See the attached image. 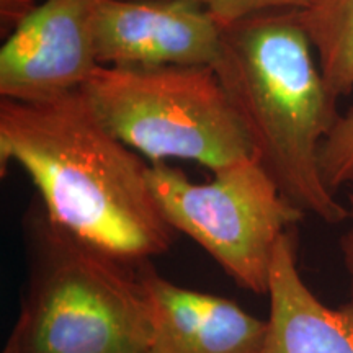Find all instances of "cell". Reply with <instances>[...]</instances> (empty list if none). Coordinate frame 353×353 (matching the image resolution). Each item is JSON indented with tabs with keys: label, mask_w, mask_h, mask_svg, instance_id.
<instances>
[{
	"label": "cell",
	"mask_w": 353,
	"mask_h": 353,
	"mask_svg": "<svg viewBox=\"0 0 353 353\" xmlns=\"http://www.w3.org/2000/svg\"><path fill=\"white\" fill-rule=\"evenodd\" d=\"M20 165L57 226L141 265L175 231L159 208L149 165L103 126L82 90L25 103L0 100V172Z\"/></svg>",
	"instance_id": "cell-1"
},
{
	"label": "cell",
	"mask_w": 353,
	"mask_h": 353,
	"mask_svg": "<svg viewBox=\"0 0 353 353\" xmlns=\"http://www.w3.org/2000/svg\"><path fill=\"white\" fill-rule=\"evenodd\" d=\"M252 139L255 157L304 214L348 221L324 183L319 152L341 114L298 10L250 17L223 30L214 65Z\"/></svg>",
	"instance_id": "cell-2"
},
{
	"label": "cell",
	"mask_w": 353,
	"mask_h": 353,
	"mask_svg": "<svg viewBox=\"0 0 353 353\" xmlns=\"http://www.w3.org/2000/svg\"><path fill=\"white\" fill-rule=\"evenodd\" d=\"M26 283L2 353H145L152 327L139 265L57 226L34 196L21 221Z\"/></svg>",
	"instance_id": "cell-3"
},
{
	"label": "cell",
	"mask_w": 353,
	"mask_h": 353,
	"mask_svg": "<svg viewBox=\"0 0 353 353\" xmlns=\"http://www.w3.org/2000/svg\"><path fill=\"white\" fill-rule=\"evenodd\" d=\"M81 90L114 138L151 164L183 159L214 174L255 157L214 68L100 65Z\"/></svg>",
	"instance_id": "cell-4"
},
{
	"label": "cell",
	"mask_w": 353,
	"mask_h": 353,
	"mask_svg": "<svg viewBox=\"0 0 353 353\" xmlns=\"http://www.w3.org/2000/svg\"><path fill=\"white\" fill-rule=\"evenodd\" d=\"M148 179L175 232L201 245L241 288L268 293L278 241L306 214L281 193L257 157L214 172L203 183L167 162L149 165Z\"/></svg>",
	"instance_id": "cell-5"
},
{
	"label": "cell",
	"mask_w": 353,
	"mask_h": 353,
	"mask_svg": "<svg viewBox=\"0 0 353 353\" xmlns=\"http://www.w3.org/2000/svg\"><path fill=\"white\" fill-rule=\"evenodd\" d=\"M101 0H46L0 50L2 99L37 103L81 90L100 68L95 13Z\"/></svg>",
	"instance_id": "cell-6"
},
{
	"label": "cell",
	"mask_w": 353,
	"mask_h": 353,
	"mask_svg": "<svg viewBox=\"0 0 353 353\" xmlns=\"http://www.w3.org/2000/svg\"><path fill=\"white\" fill-rule=\"evenodd\" d=\"M223 30L206 8L187 0H101L97 57L110 68H214Z\"/></svg>",
	"instance_id": "cell-7"
},
{
	"label": "cell",
	"mask_w": 353,
	"mask_h": 353,
	"mask_svg": "<svg viewBox=\"0 0 353 353\" xmlns=\"http://www.w3.org/2000/svg\"><path fill=\"white\" fill-rule=\"evenodd\" d=\"M149 303L152 353H260L267 321L232 299L175 285L151 262L139 265Z\"/></svg>",
	"instance_id": "cell-8"
},
{
	"label": "cell",
	"mask_w": 353,
	"mask_h": 353,
	"mask_svg": "<svg viewBox=\"0 0 353 353\" xmlns=\"http://www.w3.org/2000/svg\"><path fill=\"white\" fill-rule=\"evenodd\" d=\"M296 228L278 241L272 260L270 312L260 353H353V298L325 306L298 270Z\"/></svg>",
	"instance_id": "cell-9"
},
{
	"label": "cell",
	"mask_w": 353,
	"mask_h": 353,
	"mask_svg": "<svg viewBox=\"0 0 353 353\" xmlns=\"http://www.w3.org/2000/svg\"><path fill=\"white\" fill-rule=\"evenodd\" d=\"M299 19L314 46L330 94L342 99L353 90V0H309Z\"/></svg>",
	"instance_id": "cell-10"
},
{
	"label": "cell",
	"mask_w": 353,
	"mask_h": 353,
	"mask_svg": "<svg viewBox=\"0 0 353 353\" xmlns=\"http://www.w3.org/2000/svg\"><path fill=\"white\" fill-rule=\"evenodd\" d=\"M319 167L330 192L353 187V107L341 114L321 145Z\"/></svg>",
	"instance_id": "cell-11"
},
{
	"label": "cell",
	"mask_w": 353,
	"mask_h": 353,
	"mask_svg": "<svg viewBox=\"0 0 353 353\" xmlns=\"http://www.w3.org/2000/svg\"><path fill=\"white\" fill-rule=\"evenodd\" d=\"M206 8L214 20L228 28L250 17L278 10H303L309 0H187Z\"/></svg>",
	"instance_id": "cell-12"
},
{
	"label": "cell",
	"mask_w": 353,
	"mask_h": 353,
	"mask_svg": "<svg viewBox=\"0 0 353 353\" xmlns=\"http://www.w3.org/2000/svg\"><path fill=\"white\" fill-rule=\"evenodd\" d=\"M37 0H0V30L7 38L37 8Z\"/></svg>",
	"instance_id": "cell-13"
},
{
	"label": "cell",
	"mask_w": 353,
	"mask_h": 353,
	"mask_svg": "<svg viewBox=\"0 0 353 353\" xmlns=\"http://www.w3.org/2000/svg\"><path fill=\"white\" fill-rule=\"evenodd\" d=\"M348 221H350V226H348L347 232L343 234L341 247L343 254V263L348 272V278H350V286H352V294H353V190L348 196Z\"/></svg>",
	"instance_id": "cell-14"
},
{
	"label": "cell",
	"mask_w": 353,
	"mask_h": 353,
	"mask_svg": "<svg viewBox=\"0 0 353 353\" xmlns=\"http://www.w3.org/2000/svg\"><path fill=\"white\" fill-rule=\"evenodd\" d=\"M145 353H152V352H145Z\"/></svg>",
	"instance_id": "cell-15"
}]
</instances>
